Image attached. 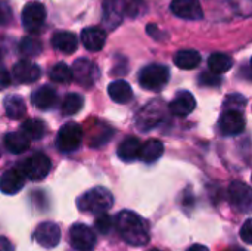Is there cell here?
Listing matches in <instances>:
<instances>
[{"label":"cell","instance_id":"6da1fadb","mask_svg":"<svg viewBox=\"0 0 252 251\" xmlns=\"http://www.w3.org/2000/svg\"><path fill=\"white\" fill-rule=\"evenodd\" d=\"M115 226L120 237L130 246L140 247L149 243V232L145 220L130 210H123L115 217Z\"/></svg>","mask_w":252,"mask_h":251},{"label":"cell","instance_id":"7a4b0ae2","mask_svg":"<svg viewBox=\"0 0 252 251\" xmlns=\"http://www.w3.org/2000/svg\"><path fill=\"white\" fill-rule=\"evenodd\" d=\"M114 204L112 194L102 186H96L87 192H84L77 200V207L83 213H90L94 216H99L102 213H106Z\"/></svg>","mask_w":252,"mask_h":251},{"label":"cell","instance_id":"3957f363","mask_svg":"<svg viewBox=\"0 0 252 251\" xmlns=\"http://www.w3.org/2000/svg\"><path fill=\"white\" fill-rule=\"evenodd\" d=\"M83 142V129L80 124L74 121L65 123L56 136V146L63 154H71L80 149Z\"/></svg>","mask_w":252,"mask_h":251},{"label":"cell","instance_id":"277c9868","mask_svg":"<svg viewBox=\"0 0 252 251\" xmlns=\"http://www.w3.org/2000/svg\"><path fill=\"white\" fill-rule=\"evenodd\" d=\"M170 80V70L165 65L151 64L142 68L139 74V83L146 90H159Z\"/></svg>","mask_w":252,"mask_h":251},{"label":"cell","instance_id":"5b68a950","mask_svg":"<svg viewBox=\"0 0 252 251\" xmlns=\"http://www.w3.org/2000/svg\"><path fill=\"white\" fill-rule=\"evenodd\" d=\"M19 167L24 172V175L27 176V179H30L32 182H40V180L46 179V176L50 173L52 163H50V158L46 154L35 152L30 158L24 160L19 164Z\"/></svg>","mask_w":252,"mask_h":251},{"label":"cell","instance_id":"8992f818","mask_svg":"<svg viewBox=\"0 0 252 251\" xmlns=\"http://www.w3.org/2000/svg\"><path fill=\"white\" fill-rule=\"evenodd\" d=\"M165 117V105L161 99H154L146 104L136 117V126L140 130H149L158 126Z\"/></svg>","mask_w":252,"mask_h":251},{"label":"cell","instance_id":"52a82bcc","mask_svg":"<svg viewBox=\"0 0 252 251\" xmlns=\"http://www.w3.org/2000/svg\"><path fill=\"white\" fill-rule=\"evenodd\" d=\"M71 70H72L74 80L80 86H83V87H92L97 81V78L100 77L99 67L93 61H90L87 58L77 59L72 64V68Z\"/></svg>","mask_w":252,"mask_h":251},{"label":"cell","instance_id":"ba28073f","mask_svg":"<svg viewBox=\"0 0 252 251\" xmlns=\"http://www.w3.org/2000/svg\"><path fill=\"white\" fill-rule=\"evenodd\" d=\"M229 201L232 207L239 213L252 212V188L250 185L235 180L229 186Z\"/></svg>","mask_w":252,"mask_h":251},{"label":"cell","instance_id":"9c48e42d","mask_svg":"<svg viewBox=\"0 0 252 251\" xmlns=\"http://www.w3.org/2000/svg\"><path fill=\"white\" fill-rule=\"evenodd\" d=\"M69 244L77 251H92L96 246V234L84 223H75L69 229Z\"/></svg>","mask_w":252,"mask_h":251},{"label":"cell","instance_id":"30bf717a","mask_svg":"<svg viewBox=\"0 0 252 251\" xmlns=\"http://www.w3.org/2000/svg\"><path fill=\"white\" fill-rule=\"evenodd\" d=\"M46 21V7L38 1H30L22 9V25L28 33H38Z\"/></svg>","mask_w":252,"mask_h":251},{"label":"cell","instance_id":"8fae6325","mask_svg":"<svg viewBox=\"0 0 252 251\" xmlns=\"http://www.w3.org/2000/svg\"><path fill=\"white\" fill-rule=\"evenodd\" d=\"M32 238L44 249H55L61 241V228L55 222H43L34 229Z\"/></svg>","mask_w":252,"mask_h":251},{"label":"cell","instance_id":"7c38bea8","mask_svg":"<svg viewBox=\"0 0 252 251\" xmlns=\"http://www.w3.org/2000/svg\"><path fill=\"white\" fill-rule=\"evenodd\" d=\"M245 129V118L241 111L235 109H224L219 120V130L224 136H235L242 133Z\"/></svg>","mask_w":252,"mask_h":251},{"label":"cell","instance_id":"4fadbf2b","mask_svg":"<svg viewBox=\"0 0 252 251\" xmlns=\"http://www.w3.org/2000/svg\"><path fill=\"white\" fill-rule=\"evenodd\" d=\"M170 9L177 18L182 19L198 21L204 18V10L198 0H173Z\"/></svg>","mask_w":252,"mask_h":251},{"label":"cell","instance_id":"5bb4252c","mask_svg":"<svg viewBox=\"0 0 252 251\" xmlns=\"http://www.w3.org/2000/svg\"><path fill=\"white\" fill-rule=\"evenodd\" d=\"M25 179L27 176L24 175L19 166L9 169L0 178V191L6 195H15L24 188Z\"/></svg>","mask_w":252,"mask_h":251},{"label":"cell","instance_id":"9a60e30c","mask_svg":"<svg viewBox=\"0 0 252 251\" xmlns=\"http://www.w3.org/2000/svg\"><path fill=\"white\" fill-rule=\"evenodd\" d=\"M12 74H13V78L18 81V83H22V84H27V83H34L40 78L41 75V70L37 64L28 61V59H22V61H18L13 68H12Z\"/></svg>","mask_w":252,"mask_h":251},{"label":"cell","instance_id":"2e32d148","mask_svg":"<svg viewBox=\"0 0 252 251\" xmlns=\"http://www.w3.org/2000/svg\"><path fill=\"white\" fill-rule=\"evenodd\" d=\"M195 108H196V99L188 90L179 92L168 105V111L176 117H188L189 114L193 112Z\"/></svg>","mask_w":252,"mask_h":251},{"label":"cell","instance_id":"e0dca14e","mask_svg":"<svg viewBox=\"0 0 252 251\" xmlns=\"http://www.w3.org/2000/svg\"><path fill=\"white\" fill-rule=\"evenodd\" d=\"M126 13V4L123 0H105L103 1V24L108 30L117 28Z\"/></svg>","mask_w":252,"mask_h":251},{"label":"cell","instance_id":"ac0fdd59","mask_svg":"<svg viewBox=\"0 0 252 251\" xmlns=\"http://www.w3.org/2000/svg\"><path fill=\"white\" fill-rule=\"evenodd\" d=\"M81 43L90 52H99L106 43V33L99 27H87L81 31Z\"/></svg>","mask_w":252,"mask_h":251},{"label":"cell","instance_id":"d6986e66","mask_svg":"<svg viewBox=\"0 0 252 251\" xmlns=\"http://www.w3.org/2000/svg\"><path fill=\"white\" fill-rule=\"evenodd\" d=\"M52 46L53 49L65 53V55H71L77 50L78 47V40L75 37L74 33H69V31H58L53 34L52 37Z\"/></svg>","mask_w":252,"mask_h":251},{"label":"cell","instance_id":"ffe728a7","mask_svg":"<svg viewBox=\"0 0 252 251\" xmlns=\"http://www.w3.org/2000/svg\"><path fill=\"white\" fill-rule=\"evenodd\" d=\"M140 148H142L140 141L137 138H134V136H128L118 145L117 155L120 157V160H123L126 163H130V161H134V160L139 158Z\"/></svg>","mask_w":252,"mask_h":251},{"label":"cell","instance_id":"44dd1931","mask_svg":"<svg viewBox=\"0 0 252 251\" xmlns=\"http://www.w3.org/2000/svg\"><path fill=\"white\" fill-rule=\"evenodd\" d=\"M31 102L38 109H50L56 104V92L50 86H41L31 95Z\"/></svg>","mask_w":252,"mask_h":251},{"label":"cell","instance_id":"7402d4cb","mask_svg":"<svg viewBox=\"0 0 252 251\" xmlns=\"http://www.w3.org/2000/svg\"><path fill=\"white\" fill-rule=\"evenodd\" d=\"M108 93H109L111 99L117 104H128L133 99V89L124 80L112 81L108 86Z\"/></svg>","mask_w":252,"mask_h":251},{"label":"cell","instance_id":"603a6c76","mask_svg":"<svg viewBox=\"0 0 252 251\" xmlns=\"http://www.w3.org/2000/svg\"><path fill=\"white\" fill-rule=\"evenodd\" d=\"M4 146L12 154H22L30 148V138L21 132H10L4 136Z\"/></svg>","mask_w":252,"mask_h":251},{"label":"cell","instance_id":"cb8c5ba5","mask_svg":"<svg viewBox=\"0 0 252 251\" xmlns=\"http://www.w3.org/2000/svg\"><path fill=\"white\" fill-rule=\"evenodd\" d=\"M164 154V143L158 139H149L146 141L142 148H140V155L139 158L143 163H155L157 160H159Z\"/></svg>","mask_w":252,"mask_h":251},{"label":"cell","instance_id":"d4e9b609","mask_svg":"<svg viewBox=\"0 0 252 251\" xmlns=\"http://www.w3.org/2000/svg\"><path fill=\"white\" fill-rule=\"evenodd\" d=\"M4 111L10 120H22L27 114V107L19 95H12L4 99Z\"/></svg>","mask_w":252,"mask_h":251},{"label":"cell","instance_id":"484cf974","mask_svg":"<svg viewBox=\"0 0 252 251\" xmlns=\"http://www.w3.org/2000/svg\"><path fill=\"white\" fill-rule=\"evenodd\" d=\"M174 64L182 70H193L201 64V55L193 49H183L174 55Z\"/></svg>","mask_w":252,"mask_h":251},{"label":"cell","instance_id":"4316f807","mask_svg":"<svg viewBox=\"0 0 252 251\" xmlns=\"http://www.w3.org/2000/svg\"><path fill=\"white\" fill-rule=\"evenodd\" d=\"M232 67H233L232 58L224 55V53H213L208 58V68H210L211 72H216V74L221 75L223 72L229 71Z\"/></svg>","mask_w":252,"mask_h":251},{"label":"cell","instance_id":"83f0119b","mask_svg":"<svg viewBox=\"0 0 252 251\" xmlns=\"http://www.w3.org/2000/svg\"><path fill=\"white\" fill-rule=\"evenodd\" d=\"M49 77L52 81L55 83H71L74 80L72 77V70L65 64V62H58L52 67L50 72H49Z\"/></svg>","mask_w":252,"mask_h":251},{"label":"cell","instance_id":"f1b7e54d","mask_svg":"<svg viewBox=\"0 0 252 251\" xmlns=\"http://www.w3.org/2000/svg\"><path fill=\"white\" fill-rule=\"evenodd\" d=\"M84 105V99L81 95L78 93H68L62 102V114L69 117V115H75L77 112L81 111Z\"/></svg>","mask_w":252,"mask_h":251},{"label":"cell","instance_id":"f546056e","mask_svg":"<svg viewBox=\"0 0 252 251\" xmlns=\"http://www.w3.org/2000/svg\"><path fill=\"white\" fill-rule=\"evenodd\" d=\"M19 52L24 56L35 58L43 52V44L37 37H24L19 43Z\"/></svg>","mask_w":252,"mask_h":251},{"label":"cell","instance_id":"4dcf8cb0","mask_svg":"<svg viewBox=\"0 0 252 251\" xmlns=\"http://www.w3.org/2000/svg\"><path fill=\"white\" fill-rule=\"evenodd\" d=\"M22 132L30 139L38 141V139H43L44 138V135H46V126H44V123L41 120L31 118V120H27L22 124Z\"/></svg>","mask_w":252,"mask_h":251},{"label":"cell","instance_id":"1f68e13d","mask_svg":"<svg viewBox=\"0 0 252 251\" xmlns=\"http://www.w3.org/2000/svg\"><path fill=\"white\" fill-rule=\"evenodd\" d=\"M112 226H114V220H112V217H111L109 215H106V213L99 215V216L96 217V220H94V228H96V231L100 232L102 235H108V234L111 232Z\"/></svg>","mask_w":252,"mask_h":251},{"label":"cell","instance_id":"d6a6232c","mask_svg":"<svg viewBox=\"0 0 252 251\" xmlns=\"http://www.w3.org/2000/svg\"><path fill=\"white\" fill-rule=\"evenodd\" d=\"M247 105V99L242 95H230L226 101H224V108L226 109H235V111H241L244 107Z\"/></svg>","mask_w":252,"mask_h":251},{"label":"cell","instance_id":"836d02e7","mask_svg":"<svg viewBox=\"0 0 252 251\" xmlns=\"http://www.w3.org/2000/svg\"><path fill=\"white\" fill-rule=\"evenodd\" d=\"M143 10H145V1H143V0H130V1L126 4V13H127L130 18L140 16Z\"/></svg>","mask_w":252,"mask_h":251},{"label":"cell","instance_id":"e575fe53","mask_svg":"<svg viewBox=\"0 0 252 251\" xmlns=\"http://www.w3.org/2000/svg\"><path fill=\"white\" fill-rule=\"evenodd\" d=\"M220 83H221L220 74H216V72H202L199 75V84L201 86L216 87V86H220Z\"/></svg>","mask_w":252,"mask_h":251},{"label":"cell","instance_id":"d590c367","mask_svg":"<svg viewBox=\"0 0 252 251\" xmlns=\"http://www.w3.org/2000/svg\"><path fill=\"white\" fill-rule=\"evenodd\" d=\"M12 21V9L6 1H0V27L7 25Z\"/></svg>","mask_w":252,"mask_h":251},{"label":"cell","instance_id":"8d00e7d4","mask_svg":"<svg viewBox=\"0 0 252 251\" xmlns=\"http://www.w3.org/2000/svg\"><path fill=\"white\" fill-rule=\"evenodd\" d=\"M241 238L244 243L252 244V219H247L241 228Z\"/></svg>","mask_w":252,"mask_h":251},{"label":"cell","instance_id":"74e56055","mask_svg":"<svg viewBox=\"0 0 252 251\" xmlns=\"http://www.w3.org/2000/svg\"><path fill=\"white\" fill-rule=\"evenodd\" d=\"M12 83V77H10V72L0 65V90H4L10 86Z\"/></svg>","mask_w":252,"mask_h":251},{"label":"cell","instance_id":"f35d334b","mask_svg":"<svg viewBox=\"0 0 252 251\" xmlns=\"http://www.w3.org/2000/svg\"><path fill=\"white\" fill-rule=\"evenodd\" d=\"M13 244L6 238V237H1L0 235V251H13Z\"/></svg>","mask_w":252,"mask_h":251},{"label":"cell","instance_id":"ab89813d","mask_svg":"<svg viewBox=\"0 0 252 251\" xmlns=\"http://www.w3.org/2000/svg\"><path fill=\"white\" fill-rule=\"evenodd\" d=\"M188 251H210L205 246H202V244H193L192 247H189Z\"/></svg>","mask_w":252,"mask_h":251},{"label":"cell","instance_id":"60d3db41","mask_svg":"<svg viewBox=\"0 0 252 251\" xmlns=\"http://www.w3.org/2000/svg\"><path fill=\"white\" fill-rule=\"evenodd\" d=\"M227 251H247L245 249H242V247H232V249H229Z\"/></svg>","mask_w":252,"mask_h":251},{"label":"cell","instance_id":"b9f144b4","mask_svg":"<svg viewBox=\"0 0 252 251\" xmlns=\"http://www.w3.org/2000/svg\"><path fill=\"white\" fill-rule=\"evenodd\" d=\"M1 59H3V55H1V50H0V62H1Z\"/></svg>","mask_w":252,"mask_h":251},{"label":"cell","instance_id":"7bdbcfd3","mask_svg":"<svg viewBox=\"0 0 252 251\" xmlns=\"http://www.w3.org/2000/svg\"><path fill=\"white\" fill-rule=\"evenodd\" d=\"M149 251H159V250H158V249H151Z\"/></svg>","mask_w":252,"mask_h":251},{"label":"cell","instance_id":"ee69618b","mask_svg":"<svg viewBox=\"0 0 252 251\" xmlns=\"http://www.w3.org/2000/svg\"><path fill=\"white\" fill-rule=\"evenodd\" d=\"M251 67H252V58H251Z\"/></svg>","mask_w":252,"mask_h":251},{"label":"cell","instance_id":"f6af8a7d","mask_svg":"<svg viewBox=\"0 0 252 251\" xmlns=\"http://www.w3.org/2000/svg\"><path fill=\"white\" fill-rule=\"evenodd\" d=\"M0 155H1V154H0Z\"/></svg>","mask_w":252,"mask_h":251}]
</instances>
